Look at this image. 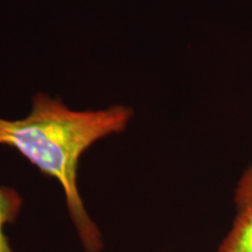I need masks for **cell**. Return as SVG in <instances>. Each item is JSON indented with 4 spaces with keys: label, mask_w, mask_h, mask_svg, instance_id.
<instances>
[{
    "label": "cell",
    "mask_w": 252,
    "mask_h": 252,
    "mask_svg": "<svg viewBox=\"0 0 252 252\" xmlns=\"http://www.w3.org/2000/svg\"><path fill=\"white\" fill-rule=\"evenodd\" d=\"M133 111L122 105L75 111L58 98L37 94L32 111L17 121L0 118V145L15 149L41 173L61 185L72 225L86 252H102L104 239L78 190L81 157L91 145L123 132Z\"/></svg>",
    "instance_id": "6da1fadb"
},
{
    "label": "cell",
    "mask_w": 252,
    "mask_h": 252,
    "mask_svg": "<svg viewBox=\"0 0 252 252\" xmlns=\"http://www.w3.org/2000/svg\"><path fill=\"white\" fill-rule=\"evenodd\" d=\"M234 203L235 219L217 252H252V165L239 176Z\"/></svg>",
    "instance_id": "7a4b0ae2"
},
{
    "label": "cell",
    "mask_w": 252,
    "mask_h": 252,
    "mask_svg": "<svg viewBox=\"0 0 252 252\" xmlns=\"http://www.w3.org/2000/svg\"><path fill=\"white\" fill-rule=\"evenodd\" d=\"M23 203V197L14 188L0 186V252H13L6 228L17 220Z\"/></svg>",
    "instance_id": "3957f363"
}]
</instances>
